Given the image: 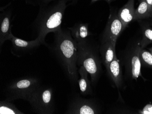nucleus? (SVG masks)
Returning <instances> with one entry per match:
<instances>
[{
	"label": "nucleus",
	"mask_w": 152,
	"mask_h": 114,
	"mask_svg": "<svg viewBox=\"0 0 152 114\" xmlns=\"http://www.w3.org/2000/svg\"><path fill=\"white\" fill-rule=\"evenodd\" d=\"M106 1L108 4H110V3L115 1V0H91V3H95V2H96V1Z\"/></svg>",
	"instance_id": "obj_23"
},
{
	"label": "nucleus",
	"mask_w": 152,
	"mask_h": 114,
	"mask_svg": "<svg viewBox=\"0 0 152 114\" xmlns=\"http://www.w3.org/2000/svg\"><path fill=\"white\" fill-rule=\"evenodd\" d=\"M66 1H71V0H66Z\"/></svg>",
	"instance_id": "obj_26"
},
{
	"label": "nucleus",
	"mask_w": 152,
	"mask_h": 114,
	"mask_svg": "<svg viewBox=\"0 0 152 114\" xmlns=\"http://www.w3.org/2000/svg\"><path fill=\"white\" fill-rule=\"evenodd\" d=\"M106 70L109 78L115 86L118 89L122 88L124 85L122 68L116 54Z\"/></svg>",
	"instance_id": "obj_11"
},
{
	"label": "nucleus",
	"mask_w": 152,
	"mask_h": 114,
	"mask_svg": "<svg viewBox=\"0 0 152 114\" xmlns=\"http://www.w3.org/2000/svg\"><path fill=\"white\" fill-rule=\"evenodd\" d=\"M149 51L150 52H151V53L152 54V47H151V48H149Z\"/></svg>",
	"instance_id": "obj_24"
},
{
	"label": "nucleus",
	"mask_w": 152,
	"mask_h": 114,
	"mask_svg": "<svg viewBox=\"0 0 152 114\" xmlns=\"http://www.w3.org/2000/svg\"><path fill=\"white\" fill-rule=\"evenodd\" d=\"M124 28L116 12L111 11L110 16L102 34V38L110 39L116 45L117 39Z\"/></svg>",
	"instance_id": "obj_8"
},
{
	"label": "nucleus",
	"mask_w": 152,
	"mask_h": 114,
	"mask_svg": "<svg viewBox=\"0 0 152 114\" xmlns=\"http://www.w3.org/2000/svg\"><path fill=\"white\" fill-rule=\"evenodd\" d=\"M135 0H128L127 3L119 9L118 12V16L124 25L125 29L128 25L134 21V16Z\"/></svg>",
	"instance_id": "obj_13"
},
{
	"label": "nucleus",
	"mask_w": 152,
	"mask_h": 114,
	"mask_svg": "<svg viewBox=\"0 0 152 114\" xmlns=\"http://www.w3.org/2000/svg\"><path fill=\"white\" fill-rule=\"evenodd\" d=\"M52 51L56 56L66 76L72 83L78 81L77 44L69 30L60 29L54 32Z\"/></svg>",
	"instance_id": "obj_1"
},
{
	"label": "nucleus",
	"mask_w": 152,
	"mask_h": 114,
	"mask_svg": "<svg viewBox=\"0 0 152 114\" xmlns=\"http://www.w3.org/2000/svg\"><path fill=\"white\" fill-rule=\"evenodd\" d=\"M12 43V52L19 55V54H26L31 52L42 44H44L41 40L37 38L33 41H25L11 35V40Z\"/></svg>",
	"instance_id": "obj_9"
},
{
	"label": "nucleus",
	"mask_w": 152,
	"mask_h": 114,
	"mask_svg": "<svg viewBox=\"0 0 152 114\" xmlns=\"http://www.w3.org/2000/svg\"><path fill=\"white\" fill-rule=\"evenodd\" d=\"M74 41L77 43L83 42L93 35L89 30L88 25L84 23H77L72 28H68Z\"/></svg>",
	"instance_id": "obj_14"
},
{
	"label": "nucleus",
	"mask_w": 152,
	"mask_h": 114,
	"mask_svg": "<svg viewBox=\"0 0 152 114\" xmlns=\"http://www.w3.org/2000/svg\"><path fill=\"white\" fill-rule=\"evenodd\" d=\"M150 25H151V26H152V20L151 21V23H150Z\"/></svg>",
	"instance_id": "obj_25"
},
{
	"label": "nucleus",
	"mask_w": 152,
	"mask_h": 114,
	"mask_svg": "<svg viewBox=\"0 0 152 114\" xmlns=\"http://www.w3.org/2000/svg\"><path fill=\"white\" fill-rule=\"evenodd\" d=\"M78 73L80 75V78L77 82L81 94L84 96L91 95L93 91L91 87V81H90L88 78V73L83 66H80Z\"/></svg>",
	"instance_id": "obj_15"
},
{
	"label": "nucleus",
	"mask_w": 152,
	"mask_h": 114,
	"mask_svg": "<svg viewBox=\"0 0 152 114\" xmlns=\"http://www.w3.org/2000/svg\"><path fill=\"white\" fill-rule=\"evenodd\" d=\"M56 1L57 0H38L41 6L48 5Z\"/></svg>",
	"instance_id": "obj_21"
},
{
	"label": "nucleus",
	"mask_w": 152,
	"mask_h": 114,
	"mask_svg": "<svg viewBox=\"0 0 152 114\" xmlns=\"http://www.w3.org/2000/svg\"><path fill=\"white\" fill-rule=\"evenodd\" d=\"M77 44V65L84 66L90 75L92 85H95L99 81L102 70L99 47L88 39Z\"/></svg>",
	"instance_id": "obj_3"
},
{
	"label": "nucleus",
	"mask_w": 152,
	"mask_h": 114,
	"mask_svg": "<svg viewBox=\"0 0 152 114\" xmlns=\"http://www.w3.org/2000/svg\"><path fill=\"white\" fill-rule=\"evenodd\" d=\"M140 114H152V105L148 104L144 106L142 110L140 111Z\"/></svg>",
	"instance_id": "obj_20"
},
{
	"label": "nucleus",
	"mask_w": 152,
	"mask_h": 114,
	"mask_svg": "<svg viewBox=\"0 0 152 114\" xmlns=\"http://www.w3.org/2000/svg\"><path fill=\"white\" fill-rule=\"evenodd\" d=\"M11 11H4L0 17V45L1 47L7 41H10L12 33L11 30Z\"/></svg>",
	"instance_id": "obj_12"
},
{
	"label": "nucleus",
	"mask_w": 152,
	"mask_h": 114,
	"mask_svg": "<svg viewBox=\"0 0 152 114\" xmlns=\"http://www.w3.org/2000/svg\"><path fill=\"white\" fill-rule=\"evenodd\" d=\"M32 109L38 114H53L54 111L53 89L41 86L27 99Z\"/></svg>",
	"instance_id": "obj_5"
},
{
	"label": "nucleus",
	"mask_w": 152,
	"mask_h": 114,
	"mask_svg": "<svg viewBox=\"0 0 152 114\" xmlns=\"http://www.w3.org/2000/svg\"><path fill=\"white\" fill-rule=\"evenodd\" d=\"M146 1L149 6L150 18H152V0H146Z\"/></svg>",
	"instance_id": "obj_22"
},
{
	"label": "nucleus",
	"mask_w": 152,
	"mask_h": 114,
	"mask_svg": "<svg viewBox=\"0 0 152 114\" xmlns=\"http://www.w3.org/2000/svg\"><path fill=\"white\" fill-rule=\"evenodd\" d=\"M140 58L141 65L152 69V55L149 51L141 49Z\"/></svg>",
	"instance_id": "obj_19"
},
{
	"label": "nucleus",
	"mask_w": 152,
	"mask_h": 114,
	"mask_svg": "<svg viewBox=\"0 0 152 114\" xmlns=\"http://www.w3.org/2000/svg\"><path fill=\"white\" fill-rule=\"evenodd\" d=\"M67 2L66 0H57L48 5L41 6L34 24L37 38L44 44H46L45 37L48 33H54L61 28Z\"/></svg>",
	"instance_id": "obj_2"
},
{
	"label": "nucleus",
	"mask_w": 152,
	"mask_h": 114,
	"mask_svg": "<svg viewBox=\"0 0 152 114\" xmlns=\"http://www.w3.org/2000/svg\"><path fill=\"white\" fill-rule=\"evenodd\" d=\"M10 100L1 101L0 103V114H22L23 112L18 110L17 107L10 102Z\"/></svg>",
	"instance_id": "obj_18"
},
{
	"label": "nucleus",
	"mask_w": 152,
	"mask_h": 114,
	"mask_svg": "<svg viewBox=\"0 0 152 114\" xmlns=\"http://www.w3.org/2000/svg\"><path fill=\"white\" fill-rule=\"evenodd\" d=\"M100 112L98 104L93 99L76 98L70 103L66 114H96Z\"/></svg>",
	"instance_id": "obj_7"
},
{
	"label": "nucleus",
	"mask_w": 152,
	"mask_h": 114,
	"mask_svg": "<svg viewBox=\"0 0 152 114\" xmlns=\"http://www.w3.org/2000/svg\"><path fill=\"white\" fill-rule=\"evenodd\" d=\"M99 50L101 56L102 62L107 70L116 54V45L110 39L102 38Z\"/></svg>",
	"instance_id": "obj_10"
},
{
	"label": "nucleus",
	"mask_w": 152,
	"mask_h": 114,
	"mask_svg": "<svg viewBox=\"0 0 152 114\" xmlns=\"http://www.w3.org/2000/svg\"><path fill=\"white\" fill-rule=\"evenodd\" d=\"M150 18L149 6L146 0H140L139 7L135 9L134 21Z\"/></svg>",
	"instance_id": "obj_16"
},
{
	"label": "nucleus",
	"mask_w": 152,
	"mask_h": 114,
	"mask_svg": "<svg viewBox=\"0 0 152 114\" xmlns=\"http://www.w3.org/2000/svg\"><path fill=\"white\" fill-rule=\"evenodd\" d=\"M40 86L39 81L32 77H25L13 81L6 89L8 100H27L32 93Z\"/></svg>",
	"instance_id": "obj_4"
},
{
	"label": "nucleus",
	"mask_w": 152,
	"mask_h": 114,
	"mask_svg": "<svg viewBox=\"0 0 152 114\" xmlns=\"http://www.w3.org/2000/svg\"><path fill=\"white\" fill-rule=\"evenodd\" d=\"M142 37L140 42L142 49L152 43V28L148 24L142 25Z\"/></svg>",
	"instance_id": "obj_17"
},
{
	"label": "nucleus",
	"mask_w": 152,
	"mask_h": 114,
	"mask_svg": "<svg viewBox=\"0 0 152 114\" xmlns=\"http://www.w3.org/2000/svg\"><path fill=\"white\" fill-rule=\"evenodd\" d=\"M141 49L140 42L124 51L122 61L125 69V78L137 80L140 76L142 77L140 58Z\"/></svg>",
	"instance_id": "obj_6"
}]
</instances>
